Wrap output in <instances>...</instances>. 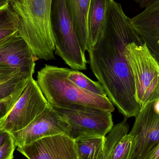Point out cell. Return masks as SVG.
Instances as JSON below:
<instances>
[{
  "mask_svg": "<svg viewBox=\"0 0 159 159\" xmlns=\"http://www.w3.org/2000/svg\"><path fill=\"white\" fill-rule=\"evenodd\" d=\"M121 5L111 0L103 33L89 46L91 69L119 112L128 119L135 117L141 107L135 98L134 79L125 55L127 45L143 42L132 25Z\"/></svg>",
  "mask_w": 159,
  "mask_h": 159,
  "instance_id": "cell-1",
  "label": "cell"
},
{
  "mask_svg": "<svg viewBox=\"0 0 159 159\" xmlns=\"http://www.w3.org/2000/svg\"><path fill=\"white\" fill-rule=\"evenodd\" d=\"M52 0H10L17 19V33L37 59L55 58V41L51 23Z\"/></svg>",
  "mask_w": 159,
  "mask_h": 159,
  "instance_id": "cell-2",
  "label": "cell"
},
{
  "mask_svg": "<svg viewBox=\"0 0 159 159\" xmlns=\"http://www.w3.org/2000/svg\"><path fill=\"white\" fill-rule=\"evenodd\" d=\"M70 70L45 65L38 72L37 83L51 106L63 107L83 105L114 112V105L108 97L84 90L70 80L68 75Z\"/></svg>",
  "mask_w": 159,
  "mask_h": 159,
  "instance_id": "cell-3",
  "label": "cell"
},
{
  "mask_svg": "<svg viewBox=\"0 0 159 159\" xmlns=\"http://www.w3.org/2000/svg\"><path fill=\"white\" fill-rule=\"evenodd\" d=\"M125 55L134 79L135 98L142 110L159 98V63L145 43H129Z\"/></svg>",
  "mask_w": 159,
  "mask_h": 159,
  "instance_id": "cell-4",
  "label": "cell"
},
{
  "mask_svg": "<svg viewBox=\"0 0 159 159\" xmlns=\"http://www.w3.org/2000/svg\"><path fill=\"white\" fill-rule=\"evenodd\" d=\"M51 23L56 54L72 70H86L88 61L80 47L64 0H52Z\"/></svg>",
  "mask_w": 159,
  "mask_h": 159,
  "instance_id": "cell-5",
  "label": "cell"
},
{
  "mask_svg": "<svg viewBox=\"0 0 159 159\" xmlns=\"http://www.w3.org/2000/svg\"><path fill=\"white\" fill-rule=\"evenodd\" d=\"M52 107L69 124L67 135L74 140L87 136L106 137L114 127L111 112L106 110L83 105Z\"/></svg>",
  "mask_w": 159,
  "mask_h": 159,
  "instance_id": "cell-6",
  "label": "cell"
},
{
  "mask_svg": "<svg viewBox=\"0 0 159 159\" xmlns=\"http://www.w3.org/2000/svg\"><path fill=\"white\" fill-rule=\"evenodd\" d=\"M48 104L37 81L31 77L8 116L0 121V129L11 134L24 129Z\"/></svg>",
  "mask_w": 159,
  "mask_h": 159,
  "instance_id": "cell-7",
  "label": "cell"
},
{
  "mask_svg": "<svg viewBox=\"0 0 159 159\" xmlns=\"http://www.w3.org/2000/svg\"><path fill=\"white\" fill-rule=\"evenodd\" d=\"M149 103L135 116L128 159H147L159 146V114Z\"/></svg>",
  "mask_w": 159,
  "mask_h": 159,
  "instance_id": "cell-8",
  "label": "cell"
},
{
  "mask_svg": "<svg viewBox=\"0 0 159 159\" xmlns=\"http://www.w3.org/2000/svg\"><path fill=\"white\" fill-rule=\"evenodd\" d=\"M69 124L49 103L46 108L24 129L11 134L17 147L28 145L42 138L67 135Z\"/></svg>",
  "mask_w": 159,
  "mask_h": 159,
  "instance_id": "cell-9",
  "label": "cell"
},
{
  "mask_svg": "<svg viewBox=\"0 0 159 159\" xmlns=\"http://www.w3.org/2000/svg\"><path fill=\"white\" fill-rule=\"evenodd\" d=\"M17 148L28 159H79L74 140L65 134L45 137Z\"/></svg>",
  "mask_w": 159,
  "mask_h": 159,
  "instance_id": "cell-10",
  "label": "cell"
},
{
  "mask_svg": "<svg viewBox=\"0 0 159 159\" xmlns=\"http://www.w3.org/2000/svg\"><path fill=\"white\" fill-rule=\"evenodd\" d=\"M37 60L17 32L0 40V65L17 69L22 73L33 77Z\"/></svg>",
  "mask_w": 159,
  "mask_h": 159,
  "instance_id": "cell-11",
  "label": "cell"
},
{
  "mask_svg": "<svg viewBox=\"0 0 159 159\" xmlns=\"http://www.w3.org/2000/svg\"><path fill=\"white\" fill-rule=\"evenodd\" d=\"M131 23L159 63V0H152Z\"/></svg>",
  "mask_w": 159,
  "mask_h": 159,
  "instance_id": "cell-12",
  "label": "cell"
},
{
  "mask_svg": "<svg viewBox=\"0 0 159 159\" xmlns=\"http://www.w3.org/2000/svg\"><path fill=\"white\" fill-rule=\"evenodd\" d=\"M80 47L85 53L89 45L88 13L91 0H64Z\"/></svg>",
  "mask_w": 159,
  "mask_h": 159,
  "instance_id": "cell-13",
  "label": "cell"
},
{
  "mask_svg": "<svg viewBox=\"0 0 159 159\" xmlns=\"http://www.w3.org/2000/svg\"><path fill=\"white\" fill-rule=\"evenodd\" d=\"M111 1L91 0L88 19L90 43L89 46L94 45L103 33L107 9Z\"/></svg>",
  "mask_w": 159,
  "mask_h": 159,
  "instance_id": "cell-14",
  "label": "cell"
},
{
  "mask_svg": "<svg viewBox=\"0 0 159 159\" xmlns=\"http://www.w3.org/2000/svg\"><path fill=\"white\" fill-rule=\"evenodd\" d=\"M74 141L80 159H98L104 151L106 137L87 136Z\"/></svg>",
  "mask_w": 159,
  "mask_h": 159,
  "instance_id": "cell-15",
  "label": "cell"
},
{
  "mask_svg": "<svg viewBox=\"0 0 159 159\" xmlns=\"http://www.w3.org/2000/svg\"><path fill=\"white\" fill-rule=\"evenodd\" d=\"M127 119L125 118L123 121L114 126L106 136V141L104 151L98 159H108L118 143L124 136L128 134L129 126L127 122Z\"/></svg>",
  "mask_w": 159,
  "mask_h": 159,
  "instance_id": "cell-16",
  "label": "cell"
},
{
  "mask_svg": "<svg viewBox=\"0 0 159 159\" xmlns=\"http://www.w3.org/2000/svg\"><path fill=\"white\" fill-rule=\"evenodd\" d=\"M68 78L84 90L103 97H107L106 92L99 81H93L77 70H70Z\"/></svg>",
  "mask_w": 159,
  "mask_h": 159,
  "instance_id": "cell-17",
  "label": "cell"
},
{
  "mask_svg": "<svg viewBox=\"0 0 159 159\" xmlns=\"http://www.w3.org/2000/svg\"><path fill=\"white\" fill-rule=\"evenodd\" d=\"M30 76L20 73L15 77L0 83V101L12 95L24 88Z\"/></svg>",
  "mask_w": 159,
  "mask_h": 159,
  "instance_id": "cell-18",
  "label": "cell"
},
{
  "mask_svg": "<svg viewBox=\"0 0 159 159\" xmlns=\"http://www.w3.org/2000/svg\"><path fill=\"white\" fill-rule=\"evenodd\" d=\"M17 19L10 4L0 8V30H17Z\"/></svg>",
  "mask_w": 159,
  "mask_h": 159,
  "instance_id": "cell-19",
  "label": "cell"
},
{
  "mask_svg": "<svg viewBox=\"0 0 159 159\" xmlns=\"http://www.w3.org/2000/svg\"><path fill=\"white\" fill-rule=\"evenodd\" d=\"M131 144V139L129 134L118 143L108 159H128Z\"/></svg>",
  "mask_w": 159,
  "mask_h": 159,
  "instance_id": "cell-20",
  "label": "cell"
},
{
  "mask_svg": "<svg viewBox=\"0 0 159 159\" xmlns=\"http://www.w3.org/2000/svg\"><path fill=\"white\" fill-rule=\"evenodd\" d=\"M25 87L20 89L10 96L0 101V121L5 119L8 116L20 97Z\"/></svg>",
  "mask_w": 159,
  "mask_h": 159,
  "instance_id": "cell-21",
  "label": "cell"
},
{
  "mask_svg": "<svg viewBox=\"0 0 159 159\" xmlns=\"http://www.w3.org/2000/svg\"><path fill=\"white\" fill-rule=\"evenodd\" d=\"M11 135L0 146V159H14V153L16 148Z\"/></svg>",
  "mask_w": 159,
  "mask_h": 159,
  "instance_id": "cell-22",
  "label": "cell"
},
{
  "mask_svg": "<svg viewBox=\"0 0 159 159\" xmlns=\"http://www.w3.org/2000/svg\"><path fill=\"white\" fill-rule=\"evenodd\" d=\"M20 73H22L17 69L0 65V83L11 79Z\"/></svg>",
  "mask_w": 159,
  "mask_h": 159,
  "instance_id": "cell-23",
  "label": "cell"
},
{
  "mask_svg": "<svg viewBox=\"0 0 159 159\" xmlns=\"http://www.w3.org/2000/svg\"><path fill=\"white\" fill-rule=\"evenodd\" d=\"M11 134L6 131L0 129V146L8 139Z\"/></svg>",
  "mask_w": 159,
  "mask_h": 159,
  "instance_id": "cell-24",
  "label": "cell"
},
{
  "mask_svg": "<svg viewBox=\"0 0 159 159\" xmlns=\"http://www.w3.org/2000/svg\"><path fill=\"white\" fill-rule=\"evenodd\" d=\"M17 31V30H0V40L13 34Z\"/></svg>",
  "mask_w": 159,
  "mask_h": 159,
  "instance_id": "cell-25",
  "label": "cell"
},
{
  "mask_svg": "<svg viewBox=\"0 0 159 159\" xmlns=\"http://www.w3.org/2000/svg\"><path fill=\"white\" fill-rule=\"evenodd\" d=\"M147 159H159V146Z\"/></svg>",
  "mask_w": 159,
  "mask_h": 159,
  "instance_id": "cell-26",
  "label": "cell"
},
{
  "mask_svg": "<svg viewBox=\"0 0 159 159\" xmlns=\"http://www.w3.org/2000/svg\"><path fill=\"white\" fill-rule=\"evenodd\" d=\"M154 108L155 111L159 114V98L154 102Z\"/></svg>",
  "mask_w": 159,
  "mask_h": 159,
  "instance_id": "cell-27",
  "label": "cell"
},
{
  "mask_svg": "<svg viewBox=\"0 0 159 159\" xmlns=\"http://www.w3.org/2000/svg\"><path fill=\"white\" fill-rule=\"evenodd\" d=\"M10 0H0V8L9 3Z\"/></svg>",
  "mask_w": 159,
  "mask_h": 159,
  "instance_id": "cell-28",
  "label": "cell"
}]
</instances>
